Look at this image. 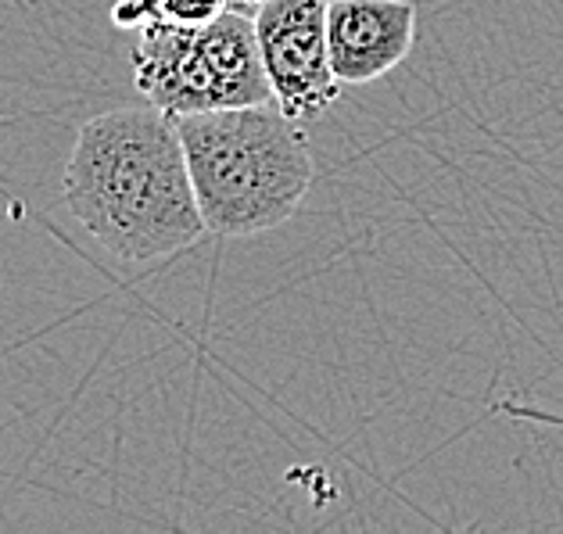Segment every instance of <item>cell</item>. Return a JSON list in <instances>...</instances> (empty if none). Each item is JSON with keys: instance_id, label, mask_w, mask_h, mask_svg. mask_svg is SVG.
<instances>
[{"instance_id": "cell-1", "label": "cell", "mask_w": 563, "mask_h": 534, "mask_svg": "<svg viewBox=\"0 0 563 534\" xmlns=\"http://www.w3.org/2000/svg\"><path fill=\"white\" fill-rule=\"evenodd\" d=\"M62 201L122 263L176 255L205 234L180 130L155 104L84 122L65 162Z\"/></svg>"}, {"instance_id": "cell-2", "label": "cell", "mask_w": 563, "mask_h": 534, "mask_svg": "<svg viewBox=\"0 0 563 534\" xmlns=\"http://www.w3.org/2000/svg\"><path fill=\"white\" fill-rule=\"evenodd\" d=\"M176 130L209 234L255 237L301 209L316 176L312 147L273 101L180 115Z\"/></svg>"}, {"instance_id": "cell-3", "label": "cell", "mask_w": 563, "mask_h": 534, "mask_svg": "<svg viewBox=\"0 0 563 534\" xmlns=\"http://www.w3.org/2000/svg\"><path fill=\"white\" fill-rule=\"evenodd\" d=\"M130 62L136 93L173 119L273 101L255 22L241 8L201 25L147 22Z\"/></svg>"}, {"instance_id": "cell-4", "label": "cell", "mask_w": 563, "mask_h": 534, "mask_svg": "<svg viewBox=\"0 0 563 534\" xmlns=\"http://www.w3.org/2000/svg\"><path fill=\"white\" fill-rule=\"evenodd\" d=\"M327 4L331 0H255L252 8L273 104L298 122L327 115L341 98L327 44Z\"/></svg>"}, {"instance_id": "cell-5", "label": "cell", "mask_w": 563, "mask_h": 534, "mask_svg": "<svg viewBox=\"0 0 563 534\" xmlns=\"http://www.w3.org/2000/svg\"><path fill=\"white\" fill-rule=\"evenodd\" d=\"M327 44L341 87H366L409 58L417 8L409 0H331Z\"/></svg>"}, {"instance_id": "cell-6", "label": "cell", "mask_w": 563, "mask_h": 534, "mask_svg": "<svg viewBox=\"0 0 563 534\" xmlns=\"http://www.w3.org/2000/svg\"><path fill=\"white\" fill-rule=\"evenodd\" d=\"M155 4H158V19L201 25V22H212L216 15H223V11H230L233 0H155Z\"/></svg>"}]
</instances>
